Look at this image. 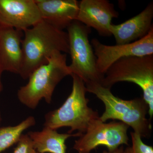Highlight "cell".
<instances>
[{
	"label": "cell",
	"mask_w": 153,
	"mask_h": 153,
	"mask_svg": "<svg viewBox=\"0 0 153 153\" xmlns=\"http://www.w3.org/2000/svg\"><path fill=\"white\" fill-rule=\"evenodd\" d=\"M2 74V72L0 71V94L2 91L3 89V85L1 79Z\"/></svg>",
	"instance_id": "19"
},
{
	"label": "cell",
	"mask_w": 153,
	"mask_h": 153,
	"mask_svg": "<svg viewBox=\"0 0 153 153\" xmlns=\"http://www.w3.org/2000/svg\"><path fill=\"white\" fill-rule=\"evenodd\" d=\"M85 85L87 92L94 94L104 104V112L99 117L102 122L117 120L131 127L141 137H151V120L147 118L149 107L143 97L125 100L115 96L111 89L99 82H90Z\"/></svg>",
	"instance_id": "2"
},
{
	"label": "cell",
	"mask_w": 153,
	"mask_h": 153,
	"mask_svg": "<svg viewBox=\"0 0 153 153\" xmlns=\"http://www.w3.org/2000/svg\"><path fill=\"white\" fill-rule=\"evenodd\" d=\"M24 32L25 37L22 41L23 62L20 74L23 79H28L36 68L48 63L55 52L69 53L67 32L44 20Z\"/></svg>",
	"instance_id": "1"
},
{
	"label": "cell",
	"mask_w": 153,
	"mask_h": 153,
	"mask_svg": "<svg viewBox=\"0 0 153 153\" xmlns=\"http://www.w3.org/2000/svg\"><path fill=\"white\" fill-rule=\"evenodd\" d=\"M71 73L67 64L65 53L55 52L48 63L36 68L29 77L26 85L17 92L19 101L30 109H36L44 99L48 104L52 102L55 88L65 77Z\"/></svg>",
	"instance_id": "4"
},
{
	"label": "cell",
	"mask_w": 153,
	"mask_h": 153,
	"mask_svg": "<svg viewBox=\"0 0 153 153\" xmlns=\"http://www.w3.org/2000/svg\"><path fill=\"white\" fill-rule=\"evenodd\" d=\"M71 63L68 66L72 74L79 76L85 84L101 83L104 76L99 72L96 58L88 39L91 28L75 20L67 28Z\"/></svg>",
	"instance_id": "6"
},
{
	"label": "cell",
	"mask_w": 153,
	"mask_h": 153,
	"mask_svg": "<svg viewBox=\"0 0 153 153\" xmlns=\"http://www.w3.org/2000/svg\"><path fill=\"white\" fill-rule=\"evenodd\" d=\"M35 0H0V25L24 31L42 21Z\"/></svg>",
	"instance_id": "9"
},
{
	"label": "cell",
	"mask_w": 153,
	"mask_h": 153,
	"mask_svg": "<svg viewBox=\"0 0 153 153\" xmlns=\"http://www.w3.org/2000/svg\"><path fill=\"white\" fill-rule=\"evenodd\" d=\"M27 134L39 153H67L66 140L71 137H79L81 134H60L56 130L44 127L41 131H31Z\"/></svg>",
	"instance_id": "14"
},
{
	"label": "cell",
	"mask_w": 153,
	"mask_h": 153,
	"mask_svg": "<svg viewBox=\"0 0 153 153\" xmlns=\"http://www.w3.org/2000/svg\"><path fill=\"white\" fill-rule=\"evenodd\" d=\"M99 117L92 121L85 132L75 141L73 148L78 153H91L99 146L111 152L123 145L129 146L128 126L116 121L105 123Z\"/></svg>",
	"instance_id": "7"
},
{
	"label": "cell",
	"mask_w": 153,
	"mask_h": 153,
	"mask_svg": "<svg viewBox=\"0 0 153 153\" xmlns=\"http://www.w3.org/2000/svg\"><path fill=\"white\" fill-rule=\"evenodd\" d=\"M119 16L114 6L107 0H82L76 20L93 28L102 37L112 36L110 28L113 18Z\"/></svg>",
	"instance_id": "10"
},
{
	"label": "cell",
	"mask_w": 153,
	"mask_h": 153,
	"mask_svg": "<svg viewBox=\"0 0 153 153\" xmlns=\"http://www.w3.org/2000/svg\"><path fill=\"white\" fill-rule=\"evenodd\" d=\"M42 20L57 29H67L76 20L79 2L76 0H35Z\"/></svg>",
	"instance_id": "13"
},
{
	"label": "cell",
	"mask_w": 153,
	"mask_h": 153,
	"mask_svg": "<svg viewBox=\"0 0 153 153\" xmlns=\"http://www.w3.org/2000/svg\"><path fill=\"white\" fill-rule=\"evenodd\" d=\"M120 82H133L143 91L149 107L150 120L153 116V55L123 57L112 64L104 75L101 85L111 89Z\"/></svg>",
	"instance_id": "5"
},
{
	"label": "cell",
	"mask_w": 153,
	"mask_h": 153,
	"mask_svg": "<svg viewBox=\"0 0 153 153\" xmlns=\"http://www.w3.org/2000/svg\"><path fill=\"white\" fill-rule=\"evenodd\" d=\"M124 149L123 146H121L117 149H116L114 150V151L110 152V151L105 150L103 151L102 153H123Z\"/></svg>",
	"instance_id": "18"
},
{
	"label": "cell",
	"mask_w": 153,
	"mask_h": 153,
	"mask_svg": "<svg viewBox=\"0 0 153 153\" xmlns=\"http://www.w3.org/2000/svg\"><path fill=\"white\" fill-rule=\"evenodd\" d=\"M91 44L96 58L97 69L104 76L109 67L121 58L153 55V27L144 37L129 44L109 46L95 38L91 40Z\"/></svg>",
	"instance_id": "8"
},
{
	"label": "cell",
	"mask_w": 153,
	"mask_h": 153,
	"mask_svg": "<svg viewBox=\"0 0 153 153\" xmlns=\"http://www.w3.org/2000/svg\"><path fill=\"white\" fill-rule=\"evenodd\" d=\"M17 144L13 153H39L35 149L27 134H23Z\"/></svg>",
	"instance_id": "17"
},
{
	"label": "cell",
	"mask_w": 153,
	"mask_h": 153,
	"mask_svg": "<svg viewBox=\"0 0 153 153\" xmlns=\"http://www.w3.org/2000/svg\"><path fill=\"white\" fill-rule=\"evenodd\" d=\"M130 134L132 146L124 149L123 153H153V147L144 143L140 135L134 131Z\"/></svg>",
	"instance_id": "16"
},
{
	"label": "cell",
	"mask_w": 153,
	"mask_h": 153,
	"mask_svg": "<svg viewBox=\"0 0 153 153\" xmlns=\"http://www.w3.org/2000/svg\"><path fill=\"white\" fill-rule=\"evenodd\" d=\"M71 76L73 83L71 93L59 108L45 115L44 126L56 130L67 127L70 128L68 134L77 131L82 134L90 123L100 116L97 111L88 106L85 82L75 74Z\"/></svg>",
	"instance_id": "3"
},
{
	"label": "cell",
	"mask_w": 153,
	"mask_h": 153,
	"mask_svg": "<svg viewBox=\"0 0 153 153\" xmlns=\"http://www.w3.org/2000/svg\"><path fill=\"white\" fill-rule=\"evenodd\" d=\"M2 122V117L1 114V112H0V126H1V123Z\"/></svg>",
	"instance_id": "20"
},
{
	"label": "cell",
	"mask_w": 153,
	"mask_h": 153,
	"mask_svg": "<svg viewBox=\"0 0 153 153\" xmlns=\"http://www.w3.org/2000/svg\"><path fill=\"white\" fill-rule=\"evenodd\" d=\"M36 123L35 118L31 116L17 125L0 127V153L17 143L23 132Z\"/></svg>",
	"instance_id": "15"
},
{
	"label": "cell",
	"mask_w": 153,
	"mask_h": 153,
	"mask_svg": "<svg viewBox=\"0 0 153 153\" xmlns=\"http://www.w3.org/2000/svg\"><path fill=\"white\" fill-rule=\"evenodd\" d=\"M153 4L151 2L143 10L120 25L111 24L110 30L116 44H129L146 36L153 27Z\"/></svg>",
	"instance_id": "12"
},
{
	"label": "cell",
	"mask_w": 153,
	"mask_h": 153,
	"mask_svg": "<svg viewBox=\"0 0 153 153\" xmlns=\"http://www.w3.org/2000/svg\"><path fill=\"white\" fill-rule=\"evenodd\" d=\"M22 31L0 25V71L20 75L23 62Z\"/></svg>",
	"instance_id": "11"
}]
</instances>
